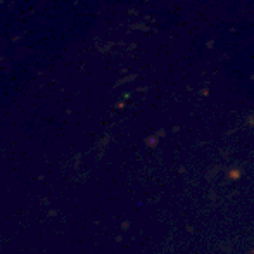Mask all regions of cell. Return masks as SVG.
Listing matches in <instances>:
<instances>
[{
  "label": "cell",
  "instance_id": "cell-1",
  "mask_svg": "<svg viewBox=\"0 0 254 254\" xmlns=\"http://www.w3.org/2000/svg\"><path fill=\"white\" fill-rule=\"evenodd\" d=\"M0 3H2V0H0Z\"/></svg>",
  "mask_w": 254,
  "mask_h": 254
}]
</instances>
